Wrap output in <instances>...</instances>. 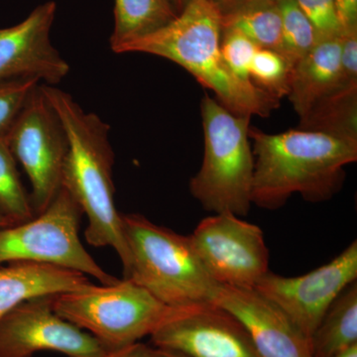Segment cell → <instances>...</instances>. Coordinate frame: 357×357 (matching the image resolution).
Listing matches in <instances>:
<instances>
[{
	"instance_id": "cell-2",
	"label": "cell",
	"mask_w": 357,
	"mask_h": 357,
	"mask_svg": "<svg viewBox=\"0 0 357 357\" xmlns=\"http://www.w3.org/2000/svg\"><path fill=\"white\" fill-rule=\"evenodd\" d=\"M255 178L252 204L277 210L295 194L328 201L342 189L345 167L357 160V143L326 134L292 129L279 134L250 126Z\"/></svg>"
},
{
	"instance_id": "cell-7",
	"label": "cell",
	"mask_w": 357,
	"mask_h": 357,
	"mask_svg": "<svg viewBox=\"0 0 357 357\" xmlns=\"http://www.w3.org/2000/svg\"><path fill=\"white\" fill-rule=\"evenodd\" d=\"M83 215L65 189L31 220L0 229V264L35 262L73 270L96 278L102 285L119 281L102 269L79 236Z\"/></svg>"
},
{
	"instance_id": "cell-27",
	"label": "cell",
	"mask_w": 357,
	"mask_h": 357,
	"mask_svg": "<svg viewBox=\"0 0 357 357\" xmlns=\"http://www.w3.org/2000/svg\"><path fill=\"white\" fill-rule=\"evenodd\" d=\"M342 35L357 31V0H335Z\"/></svg>"
},
{
	"instance_id": "cell-10",
	"label": "cell",
	"mask_w": 357,
	"mask_h": 357,
	"mask_svg": "<svg viewBox=\"0 0 357 357\" xmlns=\"http://www.w3.org/2000/svg\"><path fill=\"white\" fill-rule=\"evenodd\" d=\"M150 337L156 349L185 357H261L243 324L211 301L171 307Z\"/></svg>"
},
{
	"instance_id": "cell-31",
	"label": "cell",
	"mask_w": 357,
	"mask_h": 357,
	"mask_svg": "<svg viewBox=\"0 0 357 357\" xmlns=\"http://www.w3.org/2000/svg\"><path fill=\"white\" fill-rule=\"evenodd\" d=\"M156 357H185L176 352L164 351V349H154Z\"/></svg>"
},
{
	"instance_id": "cell-23",
	"label": "cell",
	"mask_w": 357,
	"mask_h": 357,
	"mask_svg": "<svg viewBox=\"0 0 357 357\" xmlns=\"http://www.w3.org/2000/svg\"><path fill=\"white\" fill-rule=\"evenodd\" d=\"M290 67L280 53L258 49L250 68V81L256 88L280 100L289 93Z\"/></svg>"
},
{
	"instance_id": "cell-19",
	"label": "cell",
	"mask_w": 357,
	"mask_h": 357,
	"mask_svg": "<svg viewBox=\"0 0 357 357\" xmlns=\"http://www.w3.org/2000/svg\"><path fill=\"white\" fill-rule=\"evenodd\" d=\"M298 129L357 143V83L342 84L321 98Z\"/></svg>"
},
{
	"instance_id": "cell-17",
	"label": "cell",
	"mask_w": 357,
	"mask_h": 357,
	"mask_svg": "<svg viewBox=\"0 0 357 357\" xmlns=\"http://www.w3.org/2000/svg\"><path fill=\"white\" fill-rule=\"evenodd\" d=\"M357 344V283L335 300L310 337L312 357H333Z\"/></svg>"
},
{
	"instance_id": "cell-16",
	"label": "cell",
	"mask_w": 357,
	"mask_h": 357,
	"mask_svg": "<svg viewBox=\"0 0 357 357\" xmlns=\"http://www.w3.org/2000/svg\"><path fill=\"white\" fill-rule=\"evenodd\" d=\"M342 38L340 36L319 40L291 70L287 96L300 119L338 86L357 83L342 81Z\"/></svg>"
},
{
	"instance_id": "cell-6",
	"label": "cell",
	"mask_w": 357,
	"mask_h": 357,
	"mask_svg": "<svg viewBox=\"0 0 357 357\" xmlns=\"http://www.w3.org/2000/svg\"><path fill=\"white\" fill-rule=\"evenodd\" d=\"M61 318L96 337L109 351L123 349L151 335L170 312L146 289L124 278L52 296Z\"/></svg>"
},
{
	"instance_id": "cell-8",
	"label": "cell",
	"mask_w": 357,
	"mask_h": 357,
	"mask_svg": "<svg viewBox=\"0 0 357 357\" xmlns=\"http://www.w3.org/2000/svg\"><path fill=\"white\" fill-rule=\"evenodd\" d=\"M6 140L31 185L34 215L42 213L62 189L68 153L67 133L60 117L38 84L28 96Z\"/></svg>"
},
{
	"instance_id": "cell-32",
	"label": "cell",
	"mask_w": 357,
	"mask_h": 357,
	"mask_svg": "<svg viewBox=\"0 0 357 357\" xmlns=\"http://www.w3.org/2000/svg\"><path fill=\"white\" fill-rule=\"evenodd\" d=\"M333 357H357V344L342 352V354H338L337 356Z\"/></svg>"
},
{
	"instance_id": "cell-15",
	"label": "cell",
	"mask_w": 357,
	"mask_h": 357,
	"mask_svg": "<svg viewBox=\"0 0 357 357\" xmlns=\"http://www.w3.org/2000/svg\"><path fill=\"white\" fill-rule=\"evenodd\" d=\"M91 284L86 275L50 264L13 262L0 267V321L26 301L72 292Z\"/></svg>"
},
{
	"instance_id": "cell-30",
	"label": "cell",
	"mask_w": 357,
	"mask_h": 357,
	"mask_svg": "<svg viewBox=\"0 0 357 357\" xmlns=\"http://www.w3.org/2000/svg\"><path fill=\"white\" fill-rule=\"evenodd\" d=\"M172 4L173 8L175 9L177 14L182 13L185 6L192 1V0H169Z\"/></svg>"
},
{
	"instance_id": "cell-1",
	"label": "cell",
	"mask_w": 357,
	"mask_h": 357,
	"mask_svg": "<svg viewBox=\"0 0 357 357\" xmlns=\"http://www.w3.org/2000/svg\"><path fill=\"white\" fill-rule=\"evenodd\" d=\"M42 89L67 133L69 148L63 168L62 188L88 218L84 231L86 243L93 248L114 249L126 276L130 267V253L122 227V215L115 206L110 126L98 114L84 112L70 93L45 84Z\"/></svg>"
},
{
	"instance_id": "cell-28",
	"label": "cell",
	"mask_w": 357,
	"mask_h": 357,
	"mask_svg": "<svg viewBox=\"0 0 357 357\" xmlns=\"http://www.w3.org/2000/svg\"><path fill=\"white\" fill-rule=\"evenodd\" d=\"M279 1L280 0H211L222 16L229 15L252 7L277 4Z\"/></svg>"
},
{
	"instance_id": "cell-3",
	"label": "cell",
	"mask_w": 357,
	"mask_h": 357,
	"mask_svg": "<svg viewBox=\"0 0 357 357\" xmlns=\"http://www.w3.org/2000/svg\"><path fill=\"white\" fill-rule=\"evenodd\" d=\"M222 33V15L211 0H192L172 22L126 45L119 54H150L172 61L211 89L232 114L269 116L280 100L230 72L220 50Z\"/></svg>"
},
{
	"instance_id": "cell-12",
	"label": "cell",
	"mask_w": 357,
	"mask_h": 357,
	"mask_svg": "<svg viewBox=\"0 0 357 357\" xmlns=\"http://www.w3.org/2000/svg\"><path fill=\"white\" fill-rule=\"evenodd\" d=\"M51 297L26 301L0 321V357H32L55 351L68 357H105L96 337L61 318Z\"/></svg>"
},
{
	"instance_id": "cell-29",
	"label": "cell",
	"mask_w": 357,
	"mask_h": 357,
	"mask_svg": "<svg viewBox=\"0 0 357 357\" xmlns=\"http://www.w3.org/2000/svg\"><path fill=\"white\" fill-rule=\"evenodd\" d=\"M105 357H156L154 349L140 342H136L123 349L107 352Z\"/></svg>"
},
{
	"instance_id": "cell-5",
	"label": "cell",
	"mask_w": 357,
	"mask_h": 357,
	"mask_svg": "<svg viewBox=\"0 0 357 357\" xmlns=\"http://www.w3.org/2000/svg\"><path fill=\"white\" fill-rule=\"evenodd\" d=\"M122 227L130 253V267L124 278L169 307L211 301L218 284L204 269L191 237L135 213L122 215Z\"/></svg>"
},
{
	"instance_id": "cell-13",
	"label": "cell",
	"mask_w": 357,
	"mask_h": 357,
	"mask_svg": "<svg viewBox=\"0 0 357 357\" xmlns=\"http://www.w3.org/2000/svg\"><path fill=\"white\" fill-rule=\"evenodd\" d=\"M56 9L46 2L20 24L0 29V83L34 79L56 86L68 76L70 66L50 38Z\"/></svg>"
},
{
	"instance_id": "cell-24",
	"label": "cell",
	"mask_w": 357,
	"mask_h": 357,
	"mask_svg": "<svg viewBox=\"0 0 357 357\" xmlns=\"http://www.w3.org/2000/svg\"><path fill=\"white\" fill-rule=\"evenodd\" d=\"M258 49L243 33L234 29H222L220 50L223 60L239 81L253 84L250 81V68Z\"/></svg>"
},
{
	"instance_id": "cell-25",
	"label": "cell",
	"mask_w": 357,
	"mask_h": 357,
	"mask_svg": "<svg viewBox=\"0 0 357 357\" xmlns=\"http://www.w3.org/2000/svg\"><path fill=\"white\" fill-rule=\"evenodd\" d=\"M39 83L34 79H11L0 83V136H6L28 96Z\"/></svg>"
},
{
	"instance_id": "cell-18",
	"label": "cell",
	"mask_w": 357,
	"mask_h": 357,
	"mask_svg": "<svg viewBox=\"0 0 357 357\" xmlns=\"http://www.w3.org/2000/svg\"><path fill=\"white\" fill-rule=\"evenodd\" d=\"M177 15L169 0H115L112 50L119 53L126 45L165 27Z\"/></svg>"
},
{
	"instance_id": "cell-9",
	"label": "cell",
	"mask_w": 357,
	"mask_h": 357,
	"mask_svg": "<svg viewBox=\"0 0 357 357\" xmlns=\"http://www.w3.org/2000/svg\"><path fill=\"white\" fill-rule=\"evenodd\" d=\"M190 237L218 285L255 289L269 272V250L262 229L241 217L213 213L201 220Z\"/></svg>"
},
{
	"instance_id": "cell-22",
	"label": "cell",
	"mask_w": 357,
	"mask_h": 357,
	"mask_svg": "<svg viewBox=\"0 0 357 357\" xmlns=\"http://www.w3.org/2000/svg\"><path fill=\"white\" fill-rule=\"evenodd\" d=\"M277 4L282 17L280 54L292 70L316 46L319 35L296 0H280Z\"/></svg>"
},
{
	"instance_id": "cell-14",
	"label": "cell",
	"mask_w": 357,
	"mask_h": 357,
	"mask_svg": "<svg viewBox=\"0 0 357 357\" xmlns=\"http://www.w3.org/2000/svg\"><path fill=\"white\" fill-rule=\"evenodd\" d=\"M211 302L236 317L261 357H312L309 340L280 307L255 289L218 285Z\"/></svg>"
},
{
	"instance_id": "cell-26",
	"label": "cell",
	"mask_w": 357,
	"mask_h": 357,
	"mask_svg": "<svg viewBox=\"0 0 357 357\" xmlns=\"http://www.w3.org/2000/svg\"><path fill=\"white\" fill-rule=\"evenodd\" d=\"M296 2L311 21L319 40L342 36L335 0H296Z\"/></svg>"
},
{
	"instance_id": "cell-20",
	"label": "cell",
	"mask_w": 357,
	"mask_h": 357,
	"mask_svg": "<svg viewBox=\"0 0 357 357\" xmlns=\"http://www.w3.org/2000/svg\"><path fill=\"white\" fill-rule=\"evenodd\" d=\"M222 29L243 33L260 49H282V17L278 4H269L222 16Z\"/></svg>"
},
{
	"instance_id": "cell-33",
	"label": "cell",
	"mask_w": 357,
	"mask_h": 357,
	"mask_svg": "<svg viewBox=\"0 0 357 357\" xmlns=\"http://www.w3.org/2000/svg\"><path fill=\"white\" fill-rule=\"evenodd\" d=\"M10 225H13V223L9 222V220H7L6 218H4L3 215H0V229H2V227H10Z\"/></svg>"
},
{
	"instance_id": "cell-11",
	"label": "cell",
	"mask_w": 357,
	"mask_h": 357,
	"mask_svg": "<svg viewBox=\"0 0 357 357\" xmlns=\"http://www.w3.org/2000/svg\"><path fill=\"white\" fill-rule=\"evenodd\" d=\"M357 279V241L332 261L297 277L268 272L255 290L277 305L309 340L331 305Z\"/></svg>"
},
{
	"instance_id": "cell-4",
	"label": "cell",
	"mask_w": 357,
	"mask_h": 357,
	"mask_svg": "<svg viewBox=\"0 0 357 357\" xmlns=\"http://www.w3.org/2000/svg\"><path fill=\"white\" fill-rule=\"evenodd\" d=\"M204 136L203 163L190 191L204 210L245 217L252 206L255 156L250 119L232 114L204 96L201 103Z\"/></svg>"
},
{
	"instance_id": "cell-21",
	"label": "cell",
	"mask_w": 357,
	"mask_h": 357,
	"mask_svg": "<svg viewBox=\"0 0 357 357\" xmlns=\"http://www.w3.org/2000/svg\"><path fill=\"white\" fill-rule=\"evenodd\" d=\"M16 162L6 136H0V215L13 225L34 217L30 195L21 182Z\"/></svg>"
}]
</instances>
